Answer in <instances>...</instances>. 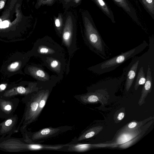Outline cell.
Returning <instances> with one entry per match:
<instances>
[{
	"label": "cell",
	"mask_w": 154,
	"mask_h": 154,
	"mask_svg": "<svg viewBox=\"0 0 154 154\" xmlns=\"http://www.w3.org/2000/svg\"><path fill=\"white\" fill-rule=\"evenodd\" d=\"M63 28L61 37L62 45L66 48L68 54L66 74L69 72L70 60L75 53L79 49L77 46L76 24L72 14H67Z\"/></svg>",
	"instance_id": "3"
},
{
	"label": "cell",
	"mask_w": 154,
	"mask_h": 154,
	"mask_svg": "<svg viewBox=\"0 0 154 154\" xmlns=\"http://www.w3.org/2000/svg\"><path fill=\"white\" fill-rule=\"evenodd\" d=\"M146 81V78L145 75L143 67H141L138 73L134 85L135 90L137 89L139 86L144 84Z\"/></svg>",
	"instance_id": "18"
},
{
	"label": "cell",
	"mask_w": 154,
	"mask_h": 154,
	"mask_svg": "<svg viewBox=\"0 0 154 154\" xmlns=\"http://www.w3.org/2000/svg\"><path fill=\"white\" fill-rule=\"evenodd\" d=\"M9 23L7 20H5L0 23V28H4L8 26Z\"/></svg>",
	"instance_id": "21"
},
{
	"label": "cell",
	"mask_w": 154,
	"mask_h": 154,
	"mask_svg": "<svg viewBox=\"0 0 154 154\" xmlns=\"http://www.w3.org/2000/svg\"><path fill=\"white\" fill-rule=\"evenodd\" d=\"M33 54L41 58L46 57H65L64 49L51 37L45 36L38 38L35 43Z\"/></svg>",
	"instance_id": "4"
},
{
	"label": "cell",
	"mask_w": 154,
	"mask_h": 154,
	"mask_svg": "<svg viewBox=\"0 0 154 154\" xmlns=\"http://www.w3.org/2000/svg\"><path fill=\"white\" fill-rule=\"evenodd\" d=\"M0 88L2 90H4L5 88V86L3 84H2L0 85Z\"/></svg>",
	"instance_id": "26"
},
{
	"label": "cell",
	"mask_w": 154,
	"mask_h": 154,
	"mask_svg": "<svg viewBox=\"0 0 154 154\" xmlns=\"http://www.w3.org/2000/svg\"><path fill=\"white\" fill-rule=\"evenodd\" d=\"M137 125V123L136 122H133L129 123L128 126L127 127L129 129H132L135 127Z\"/></svg>",
	"instance_id": "22"
},
{
	"label": "cell",
	"mask_w": 154,
	"mask_h": 154,
	"mask_svg": "<svg viewBox=\"0 0 154 154\" xmlns=\"http://www.w3.org/2000/svg\"><path fill=\"white\" fill-rule=\"evenodd\" d=\"M98 7L109 18L112 22L115 23L113 13L103 0H93Z\"/></svg>",
	"instance_id": "15"
},
{
	"label": "cell",
	"mask_w": 154,
	"mask_h": 154,
	"mask_svg": "<svg viewBox=\"0 0 154 154\" xmlns=\"http://www.w3.org/2000/svg\"><path fill=\"white\" fill-rule=\"evenodd\" d=\"M18 119L17 115H13L0 123V136H2V138L6 135L11 136L13 133L17 132Z\"/></svg>",
	"instance_id": "9"
},
{
	"label": "cell",
	"mask_w": 154,
	"mask_h": 154,
	"mask_svg": "<svg viewBox=\"0 0 154 154\" xmlns=\"http://www.w3.org/2000/svg\"><path fill=\"white\" fill-rule=\"evenodd\" d=\"M84 31L83 39L89 49L103 59H107L106 45L97 29L88 11L82 14Z\"/></svg>",
	"instance_id": "1"
},
{
	"label": "cell",
	"mask_w": 154,
	"mask_h": 154,
	"mask_svg": "<svg viewBox=\"0 0 154 154\" xmlns=\"http://www.w3.org/2000/svg\"><path fill=\"white\" fill-rule=\"evenodd\" d=\"M148 45L144 40L138 46L125 52L91 66L87 69L94 73L101 75L116 69L124 62L143 51Z\"/></svg>",
	"instance_id": "2"
},
{
	"label": "cell",
	"mask_w": 154,
	"mask_h": 154,
	"mask_svg": "<svg viewBox=\"0 0 154 154\" xmlns=\"http://www.w3.org/2000/svg\"><path fill=\"white\" fill-rule=\"evenodd\" d=\"M2 22V20L0 19V23Z\"/></svg>",
	"instance_id": "30"
},
{
	"label": "cell",
	"mask_w": 154,
	"mask_h": 154,
	"mask_svg": "<svg viewBox=\"0 0 154 154\" xmlns=\"http://www.w3.org/2000/svg\"><path fill=\"white\" fill-rule=\"evenodd\" d=\"M32 73L41 87L54 86L61 80L56 75H50L44 69L43 66L38 64L33 66Z\"/></svg>",
	"instance_id": "6"
},
{
	"label": "cell",
	"mask_w": 154,
	"mask_h": 154,
	"mask_svg": "<svg viewBox=\"0 0 154 154\" xmlns=\"http://www.w3.org/2000/svg\"><path fill=\"white\" fill-rule=\"evenodd\" d=\"M59 128H46L35 132L31 136L32 140L44 138L58 133L60 131Z\"/></svg>",
	"instance_id": "11"
},
{
	"label": "cell",
	"mask_w": 154,
	"mask_h": 154,
	"mask_svg": "<svg viewBox=\"0 0 154 154\" xmlns=\"http://www.w3.org/2000/svg\"><path fill=\"white\" fill-rule=\"evenodd\" d=\"M109 96L107 88H98L80 97L81 100L84 103H90L100 102L104 105L107 102V97Z\"/></svg>",
	"instance_id": "7"
},
{
	"label": "cell",
	"mask_w": 154,
	"mask_h": 154,
	"mask_svg": "<svg viewBox=\"0 0 154 154\" xmlns=\"http://www.w3.org/2000/svg\"><path fill=\"white\" fill-rule=\"evenodd\" d=\"M18 63L17 62H15L12 63L11 65V67L12 68H16L18 65Z\"/></svg>",
	"instance_id": "24"
},
{
	"label": "cell",
	"mask_w": 154,
	"mask_h": 154,
	"mask_svg": "<svg viewBox=\"0 0 154 154\" xmlns=\"http://www.w3.org/2000/svg\"><path fill=\"white\" fill-rule=\"evenodd\" d=\"M19 100L16 98H4L0 96V109L3 119L11 117L18 106Z\"/></svg>",
	"instance_id": "8"
},
{
	"label": "cell",
	"mask_w": 154,
	"mask_h": 154,
	"mask_svg": "<svg viewBox=\"0 0 154 154\" xmlns=\"http://www.w3.org/2000/svg\"><path fill=\"white\" fill-rule=\"evenodd\" d=\"M44 65L61 80L66 71L67 61L65 57H46L40 58Z\"/></svg>",
	"instance_id": "5"
},
{
	"label": "cell",
	"mask_w": 154,
	"mask_h": 154,
	"mask_svg": "<svg viewBox=\"0 0 154 154\" xmlns=\"http://www.w3.org/2000/svg\"><path fill=\"white\" fill-rule=\"evenodd\" d=\"M103 128V127L101 126L91 128L80 135L78 138L77 140L80 141L92 137L99 133Z\"/></svg>",
	"instance_id": "16"
},
{
	"label": "cell",
	"mask_w": 154,
	"mask_h": 154,
	"mask_svg": "<svg viewBox=\"0 0 154 154\" xmlns=\"http://www.w3.org/2000/svg\"><path fill=\"white\" fill-rule=\"evenodd\" d=\"M17 93L19 94H27L30 93L24 87L22 86L18 87L17 89Z\"/></svg>",
	"instance_id": "20"
},
{
	"label": "cell",
	"mask_w": 154,
	"mask_h": 154,
	"mask_svg": "<svg viewBox=\"0 0 154 154\" xmlns=\"http://www.w3.org/2000/svg\"><path fill=\"white\" fill-rule=\"evenodd\" d=\"M152 82V79L151 70L149 66H148L146 81L143 88L141 97L138 103L140 106H141L144 103L145 98L148 94L151 91Z\"/></svg>",
	"instance_id": "10"
},
{
	"label": "cell",
	"mask_w": 154,
	"mask_h": 154,
	"mask_svg": "<svg viewBox=\"0 0 154 154\" xmlns=\"http://www.w3.org/2000/svg\"><path fill=\"white\" fill-rule=\"evenodd\" d=\"M145 9L154 18V0H139Z\"/></svg>",
	"instance_id": "19"
},
{
	"label": "cell",
	"mask_w": 154,
	"mask_h": 154,
	"mask_svg": "<svg viewBox=\"0 0 154 154\" xmlns=\"http://www.w3.org/2000/svg\"><path fill=\"white\" fill-rule=\"evenodd\" d=\"M49 93L50 91L47 88L45 90L44 95L39 101L37 111L32 119V122L38 117L44 107L49 96Z\"/></svg>",
	"instance_id": "17"
},
{
	"label": "cell",
	"mask_w": 154,
	"mask_h": 154,
	"mask_svg": "<svg viewBox=\"0 0 154 154\" xmlns=\"http://www.w3.org/2000/svg\"><path fill=\"white\" fill-rule=\"evenodd\" d=\"M71 0H64V1H66V2L69 3V2H71Z\"/></svg>",
	"instance_id": "28"
},
{
	"label": "cell",
	"mask_w": 154,
	"mask_h": 154,
	"mask_svg": "<svg viewBox=\"0 0 154 154\" xmlns=\"http://www.w3.org/2000/svg\"><path fill=\"white\" fill-rule=\"evenodd\" d=\"M124 116L125 114L123 112H120L117 116V119L119 120H121L123 119Z\"/></svg>",
	"instance_id": "23"
},
{
	"label": "cell",
	"mask_w": 154,
	"mask_h": 154,
	"mask_svg": "<svg viewBox=\"0 0 154 154\" xmlns=\"http://www.w3.org/2000/svg\"><path fill=\"white\" fill-rule=\"evenodd\" d=\"M0 118L3 119V116L0 109Z\"/></svg>",
	"instance_id": "27"
},
{
	"label": "cell",
	"mask_w": 154,
	"mask_h": 154,
	"mask_svg": "<svg viewBox=\"0 0 154 154\" xmlns=\"http://www.w3.org/2000/svg\"><path fill=\"white\" fill-rule=\"evenodd\" d=\"M119 6L122 8L136 23L139 24L134 10L130 4L128 0H113Z\"/></svg>",
	"instance_id": "12"
},
{
	"label": "cell",
	"mask_w": 154,
	"mask_h": 154,
	"mask_svg": "<svg viewBox=\"0 0 154 154\" xmlns=\"http://www.w3.org/2000/svg\"><path fill=\"white\" fill-rule=\"evenodd\" d=\"M139 60H137L130 68L126 76L125 85V89L128 91L133 83L138 67Z\"/></svg>",
	"instance_id": "13"
},
{
	"label": "cell",
	"mask_w": 154,
	"mask_h": 154,
	"mask_svg": "<svg viewBox=\"0 0 154 154\" xmlns=\"http://www.w3.org/2000/svg\"><path fill=\"white\" fill-rule=\"evenodd\" d=\"M46 1H48V2H49V1H51L52 0H45Z\"/></svg>",
	"instance_id": "29"
},
{
	"label": "cell",
	"mask_w": 154,
	"mask_h": 154,
	"mask_svg": "<svg viewBox=\"0 0 154 154\" xmlns=\"http://www.w3.org/2000/svg\"><path fill=\"white\" fill-rule=\"evenodd\" d=\"M139 132L137 131H127L122 133L117 137L116 143L118 144H122L133 139Z\"/></svg>",
	"instance_id": "14"
},
{
	"label": "cell",
	"mask_w": 154,
	"mask_h": 154,
	"mask_svg": "<svg viewBox=\"0 0 154 154\" xmlns=\"http://www.w3.org/2000/svg\"><path fill=\"white\" fill-rule=\"evenodd\" d=\"M5 2L3 1H0V9L2 8L5 5Z\"/></svg>",
	"instance_id": "25"
}]
</instances>
